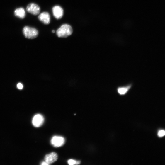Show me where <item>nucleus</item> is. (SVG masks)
Returning <instances> with one entry per match:
<instances>
[{"instance_id": "obj_1", "label": "nucleus", "mask_w": 165, "mask_h": 165, "mask_svg": "<svg viewBox=\"0 0 165 165\" xmlns=\"http://www.w3.org/2000/svg\"><path fill=\"white\" fill-rule=\"evenodd\" d=\"M73 28L68 24L62 25L56 31V34L59 38H67L72 34Z\"/></svg>"}, {"instance_id": "obj_2", "label": "nucleus", "mask_w": 165, "mask_h": 165, "mask_svg": "<svg viewBox=\"0 0 165 165\" xmlns=\"http://www.w3.org/2000/svg\"><path fill=\"white\" fill-rule=\"evenodd\" d=\"M24 36L28 39H34L38 37L39 32L36 28L28 26L25 27L23 29Z\"/></svg>"}, {"instance_id": "obj_3", "label": "nucleus", "mask_w": 165, "mask_h": 165, "mask_svg": "<svg viewBox=\"0 0 165 165\" xmlns=\"http://www.w3.org/2000/svg\"><path fill=\"white\" fill-rule=\"evenodd\" d=\"M26 9L28 12L34 16L38 15L40 11V7L38 4L33 3L28 4Z\"/></svg>"}, {"instance_id": "obj_4", "label": "nucleus", "mask_w": 165, "mask_h": 165, "mask_svg": "<svg viewBox=\"0 0 165 165\" xmlns=\"http://www.w3.org/2000/svg\"><path fill=\"white\" fill-rule=\"evenodd\" d=\"M65 142V140L61 136H54L52 139L51 143L55 147H58L62 146Z\"/></svg>"}, {"instance_id": "obj_5", "label": "nucleus", "mask_w": 165, "mask_h": 165, "mask_svg": "<svg viewBox=\"0 0 165 165\" xmlns=\"http://www.w3.org/2000/svg\"><path fill=\"white\" fill-rule=\"evenodd\" d=\"M44 118L40 114L35 115L33 118L32 123L33 125L35 127L41 126L44 123Z\"/></svg>"}, {"instance_id": "obj_6", "label": "nucleus", "mask_w": 165, "mask_h": 165, "mask_svg": "<svg viewBox=\"0 0 165 165\" xmlns=\"http://www.w3.org/2000/svg\"><path fill=\"white\" fill-rule=\"evenodd\" d=\"M52 11L54 16L57 19H60L62 17L64 11L61 6H55L53 8Z\"/></svg>"}, {"instance_id": "obj_7", "label": "nucleus", "mask_w": 165, "mask_h": 165, "mask_svg": "<svg viewBox=\"0 0 165 165\" xmlns=\"http://www.w3.org/2000/svg\"><path fill=\"white\" fill-rule=\"evenodd\" d=\"M58 159V155L55 152H52L46 155L45 159V162L49 165L56 161Z\"/></svg>"}, {"instance_id": "obj_8", "label": "nucleus", "mask_w": 165, "mask_h": 165, "mask_svg": "<svg viewBox=\"0 0 165 165\" xmlns=\"http://www.w3.org/2000/svg\"><path fill=\"white\" fill-rule=\"evenodd\" d=\"M38 18L42 23L45 25L49 24L51 20L49 14L47 12L41 13L39 16Z\"/></svg>"}, {"instance_id": "obj_9", "label": "nucleus", "mask_w": 165, "mask_h": 165, "mask_svg": "<svg viewBox=\"0 0 165 165\" xmlns=\"http://www.w3.org/2000/svg\"><path fill=\"white\" fill-rule=\"evenodd\" d=\"M15 16L20 18L24 19L26 16V13L25 9L22 8L16 9L14 12Z\"/></svg>"}, {"instance_id": "obj_10", "label": "nucleus", "mask_w": 165, "mask_h": 165, "mask_svg": "<svg viewBox=\"0 0 165 165\" xmlns=\"http://www.w3.org/2000/svg\"><path fill=\"white\" fill-rule=\"evenodd\" d=\"M132 87L131 85H128L125 86L119 87L117 89L118 94L120 95H124L126 94Z\"/></svg>"}, {"instance_id": "obj_11", "label": "nucleus", "mask_w": 165, "mask_h": 165, "mask_svg": "<svg viewBox=\"0 0 165 165\" xmlns=\"http://www.w3.org/2000/svg\"><path fill=\"white\" fill-rule=\"evenodd\" d=\"M77 161L73 159L69 160L68 161V163L69 165H73L76 164Z\"/></svg>"}, {"instance_id": "obj_12", "label": "nucleus", "mask_w": 165, "mask_h": 165, "mask_svg": "<svg viewBox=\"0 0 165 165\" xmlns=\"http://www.w3.org/2000/svg\"><path fill=\"white\" fill-rule=\"evenodd\" d=\"M165 134V132L163 130H161L160 131L158 134V135L159 137H163Z\"/></svg>"}, {"instance_id": "obj_13", "label": "nucleus", "mask_w": 165, "mask_h": 165, "mask_svg": "<svg viewBox=\"0 0 165 165\" xmlns=\"http://www.w3.org/2000/svg\"><path fill=\"white\" fill-rule=\"evenodd\" d=\"M17 88L19 90H22L23 88V84L21 83H19L17 85Z\"/></svg>"}, {"instance_id": "obj_14", "label": "nucleus", "mask_w": 165, "mask_h": 165, "mask_svg": "<svg viewBox=\"0 0 165 165\" xmlns=\"http://www.w3.org/2000/svg\"><path fill=\"white\" fill-rule=\"evenodd\" d=\"M42 165H48L49 164H47L46 162H43L41 164Z\"/></svg>"}, {"instance_id": "obj_15", "label": "nucleus", "mask_w": 165, "mask_h": 165, "mask_svg": "<svg viewBox=\"0 0 165 165\" xmlns=\"http://www.w3.org/2000/svg\"><path fill=\"white\" fill-rule=\"evenodd\" d=\"M81 163V161H77L76 165L79 164Z\"/></svg>"}, {"instance_id": "obj_16", "label": "nucleus", "mask_w": 165, "mask_h": 165, "mask_svg": "<svg viewBox=\"0 0 165 165\" xmlns=\"http://www.w3.org/2000/svg\"><path fill=\"white\" fill-rule=\"evenodd\" d=\"M52 32L53 33H55V30H52Z\"/></svg>"}]
</instances>
